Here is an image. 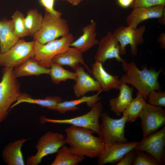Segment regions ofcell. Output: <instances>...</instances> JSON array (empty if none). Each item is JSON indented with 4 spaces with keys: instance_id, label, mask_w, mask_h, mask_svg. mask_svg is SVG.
<instances>
[{
    "instance_id": "38",
    "label": "cell",
    "mask_w": 165,
    "mask_h": 165,
    "mask_svg": "<svg viewBox=\"0 0 165 165\" xmlns=\"http://www.w3.org/2000/svg\"><path fill=\"white\" fill-rule=\"evenodd\" d=\"M159 22L163 25L165 24V12H164L162 16L159 19Z\"/></svg>"
},
{
    "instance_id": "14",
    "label": "cell",
    "mask_w": 165,
    "mask_h": 165,
    "mask_svg": "<svg viewBox=\"0 0 165 165\" xmlns=\"http://www.w3.org/2000/svg\"><path fill=\"white\" fill-rule=\"evenodd\" d=\"M138 143V142L133 141L116 144L105 149L97 157V165L117 164L126 154L134 149Z\"/></svg>"
},
{
    "instance_id": "39",
    "label": "cell",
    "mask_w": 165,
    "mask_h": 165,
    "mask_svg": "<svg viewBox=\"0 0 165 165\" xmlns=\"http://www.w3.org/2000/svg\"><path fill=\"white\" fill-rule=\"evenodd\" d=\"M82 0H66L73 6H77L80 3Z\"/></svg>"
},
{
    "instance_id": "24",
    "label": "cell",
    "mask_w": 165,
    "mask_h": 165,
    "mask_svg": "<svg viewBox=\"0 0 165 165\" xmlns=\"http://www.w3.org/2000/svg\"><path fill=\"white\" fill-rule=\"evenodd\" d=\"M2 29L0 35V53L7 51L16 44L20 38L15 34L11 20L0 21Z\"/></svg>"
},
{
    "instance_id": "40",
    "label": "cell",
    "mask_w": 165,
    "mask_h": 165,
    "mask_svg": "<svg viewBox=\"0 0 165 165\" xmlns=\"http://www.w3.org/2000/svg\"><path fill=\"white\" fill-rule=\"evenodd\" d=\"M1 29H2V24L0 22V35L1 32Z\"/></svg>"
},
{
    "instance_id": "35",
    "label": "cell",
    "mask_w": 165,
    "mask_h": 165,
    "mask_svg": "<svg viewBox=\"0 0 165 165\" xmlns=\"http://www.w3.org/2000/svg\"><path fill=\"white\" fill-rule=\"evenodd\" d=\"M137 154L135 149H133L126 154L116 165H132Z\"/></svg>"
},
{
    "instance_id": "21",
    "label": "cell",
    "mask_w": 165,
    "mask_h": 165,
    "mask_svg": "<svg viewBox=\"0 0 165 165\" xmlns=\"http://www.w3.org/2000/svg\"><path fill=\"white\" fill-rule=\"evenodd\" d=\"M82 53L77 49L70 47L64 52L54 56L52 62L61 66H69L74 70L80 64H83L91 73V70L85 63Z\"/></svg>"
},
{
    "instance_id": "4",
    "label": "cell",
    "mask_w": 165,
    "mask_h": 165,
    "mask_svg": "<svg viewBox=\"0 0 165 165\" xmlns=\"http://www.w3.org/2000/svg\"><path fill=\"white\" fill-rule=\"evenodd\" d=\"M0 82V123L8 115L10 107L22 94L21 85L15 77L13 68L3 67Z\"/></svg>"
},
{
    "instance_id": "1",
    "label": "cell",
    "mask_w": 165,
    "mask_h": 165,
    "mask_svg": "<svg viewBox=\"0 0 165 165\" xmlns=\"http://www.w3.org/2000/svg\"><path fill=\"white\" fill-rule=\"evenodd\" d=\"M64 131L65 144L68 145L72 154L93 159L98 157L105 149L103 141L94 136L91 130L71 125Z\"/></svg>"
},
{
    "instance_id": "33",
    "label": "cell",
    "mask_w": 165,
    "mask_h": 165,
    "mask_svg": "<svg viewBox=\"0 0 165 165\" xmlns=\"http://www.w3.org/2000/svg\"><path fill=\"white\" fill-rule=\"evenodd\" d=\"M162 5L165 6V0H134L131 6L132 8L138 7H148Z\"/></svg>"
},
{
    "instance_id": "7",
    "label": "cell",
    "mask_w": 165,
    "mask_h": 165,
    "mask_svg": "<svg viewBox=\"0 0 165 165\" xmlns=\"http://www.w3.org/2000/svg\"><path fill=\"white\" fill-rule=\"evenodd\" d=\"M91 108L90 111L84 115L69 119H52L42 116L40 118V122L41 124L46 123L70 124L91 130L98 134L100 127L99 119L103 111L102 102H97Z\"/></svg>"
},
{
    "instance_id": "28",
    "label": "cell",
    "mask_w": 165,
    "mask_h": 165,
    "mask_svg": "<svg viewBox=\"0 0 165 165\" xmlns=\"http://www.w3.org/2000/svg\"><path fill=\"white\" fill-rule=\"evenodd\" d=\"M50 75L52 82L58 84L61 82L70 79L75 81L77 75L73 72L64 68L61 66L52 63L50 67Z\"/></svg>"
},
{
    "instance_id": "5",
    "label": "cell",
    "mask_w": 165,
    "mask_h": 165,
    "mask_svg": "<svg viewBox=\"0 0 165 165\" xmlns=\"http://www.w3.org/2000/svg\"><path fill=\"white\" fill-rule=\"evenodd\" d=\"M74 41V36L70 33L44 44L34 41V57L41 66L49 68L53 57L66 50Z\"/></svg>"
},
{
    "instance_id": "25",
    "label": "cell",
    "mask_w": 165,
    "mask_h": 165,
    "mask_svg": "<svg viewBox=\"0 0 165 165\" xmlns=\"http://www.w3.org/2000/svg\"><path fill=\"white\" fill-rule=\"evenodd\" d=\"M61 98L59 96H52L46 97L44 99H34L29 95L25 93H22L18 98L16 101L10 107V110L16 105L22 103H27L37 105L42 107L49 109L62 102Z\"/></svg>"
},
{
    "instance_id": "20",
    "label": "cell",
    "mask_w": 165,
    "mask_h": 165,
    "mask_svg": "<svg viewBox=\"0 0 165 165\" xmlns=\"http://www.w3.org/2000/svg\"><path fill=\"white\" fill-rule=\"evenodd\" d=\"M118 90H119L118 96L111 98L109 104L110 110L117 116H120L129 107L133 99L134 88L122 82Z\"/></svg>"
},
{
    "instance_id": "8",
    "label": "cell",
    "mask_w": 165,
    "mask_h": 165,
    "mask_svg": "<svg viewBox=\"0 0 165 165\" xmlns=\"http://www.w3.org/2000/svg\"><path fill=\"white\" fill-rule=\"evenodd\" d=\"M65 144V137L63 134L57 132H47L38 139L35 146L37 152L27 158L26 164H39L44 157L57 153Z\"/></svg>"
},
{
    "instance_id": "36",
    "label": "cell",
    "mask_w": 165,
    "mask_h": 165,
    "mask_svg": "<svg viewBox=\"0 0 165 165\" xmlns=\"http://www.w3.org/2000/svg\"><path fill=\"white\" fill-rule=\"evenodd\" d=\"M134 0H117L119 5L123 8H127L131 6Z\"/></svg>"
},
{
    "instance_id": "9",
    "label": "cell",
    "mask_w": 165,
    "mask_h": 165,
    "mask_svg": "<svg viewBox=\"0 0 165 165\" xmlns=\"http://www.w3.org/2000/svg\"><path fill=\"white\" fill-rule=\"evenodd\" d=\"M35 41L20 39L6 52L0 53V66L14 68L29 58L34 57Z\"/></svg>"
},
{
    "instance_id": "19",
    "label": "cell",
    "mask_w": 165,
    "mask_h": 165,
    "mask_svg": "<svg viewBox=\"0 0 165 165\" xmlns=\"http://www.w3.org/2000/svg\"><path fill=\"white\" fill-rule=\"evenodd\" d=\"M96 22L91 20L89 24L82 28V34L78 39L74 41L71 44L70 46L77 49L83 53L98 44L99 41L96 37Z\"/></svg>"
},
{
    "instance_id": "16",
    "label": "cell",
    "mask_w": 165,
    "mask_h": 165,
    "mask_svg": "<svg viewBox=\"0 0 165 165\" xmlns=\"http://www.w3.org/2000/svg\"><path fill=\"white\" fill-rule=\"evenodd\" d=\"M74 70L77 79L73 89L76 97H80L89 92L103 90L98 82L85 72L82 66L79 65Z\"/></svg>"
},
{
    "instance_id": "23",
    "label": "cell",
    "mask_w": 165,
    "mask_h": 165,
    "mask_svg": "<svg viewBox=\"0 0 165 165\" xmlns=\"http://www.w3.org/2000/svg\"><path fill=\"white\" fill-rule=\"evenodd\" d=\"M13 73L17 78L29 76L49 75L50 68H44L38 63L34 57L29 58L21 64L13 68Z\"/></svg>"
},
{
    "instance_id": "6",
    "label": "cell",
    "mask_w": 165,
    "mask_h": 165,
    "mask_svg": "<svg viewBox=\"0 0 165 165\" xmlns=\"http://www.w3.org/2000/svg\"><path fill=\"white\" fill-rule=\"evenodd\" d=\"M69 33L66 19L45 12L41 28L33 37V40L44 44Z\"/></svg>"
},
{
    "instance_id": "37",
    "label": "cell",
    "mask_w": 165,
    "mask_h": 165,
    "mask_svg": "<svg viewBox=\"0 0 165 165\" xmlns=\"http://www.w3.org/2000/svg\"><path fill=\"white\" fill-rule=\"evenodd\" d=\"M157 41L160 43L161 49L165 48V33L163 32L161 33L159 36Z\"/></svg>"
},
{
    "instance_id": "27",
    "label": "cell",
    "mask_w": 165,
    "mask_h": 165,
    "mask_svg": "<svg viewBox=\"0 0 165 165\" xmlns=\"http://www.w3.org/2000/svg\"><path fill=\"white\" fill-rule=\"evenodd\" d=\"M43 16L35 9H31L24 18L25 26L29 35L33 36L40 29Z\"/></svg>"
},
{
    "instance_id": "30",
    "label": "cell",
    "mask_w": 165,
    "mask_h": 165,
    "mask_svg": "<svg viewBox=\"0 0 165 165\" xmlns=\"http://www.w3.org/2000/svg\"><path fill=\"white\" fill-rule=\"evenodd\" d=\"M11 17L16 35L20 38L28 36L25 26L24 15L20 11L16 10Z\"/></svg>"
},
{
    "instance_id": "34",
    "label": "cell",
    "mask_w": 165,
    "mask_h": 165,
    "mask_svg": "<svg viewBox=\"0 0 165 165\" xmlns=\"http://www.w3.org/2000/svg\"><path fill=\"white\" fill-rule=\"evenodd\" d=\"M55 0H39L40 4L44 8L45 12L55 16H61V12L55 9L54 8Z\"/></svg>"
},
{
    "instance_id": "18",
    "label": "cell",
    "mask_w": 165,
    "mask_h": 165,
    "mask_svg": "<svg viewBox=\"0 0 165 165\" xmlns=\"http://www.w3.org/2000/svg\"><path fill=\"white\" fill-rule=\"evenodd\" d=\"M29 139L22 138L6 145L2 155L4 162L7 165H24L25 163L21 148Z\"/></svg>"
},
{
    "instance_id": "15",
    "label": "cell",
    "mask_w": 165,
    "mask_h": 165,
    "mask_svg": "<svg viewBox=\"0 0 165 165\" xmlns=\"http://www.w3.org/2000/svg\"><path fill=\"white\" fill-rule=\"evenodd\" d=\"M133 9L126 20L127 26L134 28H137L141 23L145 20L159 19L165 12V6L162 5Z\"/></svg>"
},
{
    "instance_id": "26",
    "label": "cell",
    "mask_w": 165,
    "mask_h": 165,
    "mask_svg": "<svg viewBox=\"0 0 165 165\" xmlns=\"http://www.w3.org/2000/svg\"><path fill=\"white\" fill-rule=\"evenodd\" d=\"M57 153L51 165H76L85 158L84 156L72 154L70 152L68 147L65 145L60 148Z\"/></svg>"
},
{
    "instance_id": "22",
    "label": "cell",
    "mask_w": 165,
    "mask_h": 165,
    "mask_svg": "<svg viewBox=\"0 0 165 165\" xmlns=\"http://www.w3.org/2000/svg\"><path fill=\"white\" fill-rule=\"evenodd\" d=\"M103 91H98L92 96H86L84 95L77 99L63 101L49 109L56 111L60 114L64 115L68 112L78 110L79 107L78 105L84 103H86L87 106L91 108L94 104L100 101L101 98L99 95Z\"/></svg>"
},
{
    "instance_id": "13",
    "label": "cell",
    "mask_w": 165,
    "mask_h": 165,
    "mask_svg": "<svg viewBox=\"0 0 165 165\" xmlns=\"http://www.w3.org/2000/svg\"><path fill=\"white\" fill-rule=\"evenodd\" d=\"M98 44L95 56V61H100L103 64L108 59L112 58L118 62L122 61L123 59L120 56L119 45L113 33L108 32L99 41Z\"/></svg>"
},
{
    "instance_id": "12",
    "label": "cell",
    "mask_w": 165,
    "mask_h": 165,
    "mask_svg": "<svg viewBox=\"0 0 165 165\" xmlns=\"http://www.w3.org/2000/svg\"><path fill=\"white\" fill-rule=\"evenodd\" d=\"M165 127L143 138L135 148L136 151L146 152L152 156L159 165L163 163L165 157Z\"/></svg>"
},
{
    "instance_id": "2",
    "label": "cell",
    "mask_w": 165,
    "mask_h": 165,
    "mask_svg": "<svg viewBox=\"0 0 165 165\" xmlns=\"http://www.w3.org/2000/svg\"><path fill=\"white\" fill-rule=\"evenodd\" d=\"M125 73L120 79L123 83L131 85L147 100L148 96L152 90L159 91L160 86L158 79L162 70L156 71L144 67L140 70L134 62H127L123 59L121 62Z\"/></svg>"
},
{
    "instance_id": "41",
    "label": "cell",
    "mask_w": 165,
    "mask_h": 165,
    "mask_svg": "<svg viewBox=\"0 0 165 165\" xmlns=\"http://www.w3.org/2000/svg\"></svg>"
},
{
    "instance_id": "11",
    "label": "cell",
    "mask_w": 165,
    "mask_h": 165,
    "mask_svg": "<svg viewBox=\"0 0 165 165\" xmlns=\"http://www.w3.org/2000/svg\"><path fill=\"white\" fill-rule=\"evenodd\" d=\"M139 118L143 138L156 132L165 123V110L146 103Z\"/></svg>"
},
{
    "instance_id": "10",
    "label": "cell",
    "mask_w": 165,
    "mask_h": 165,
    "mask_svg": "<svg viewBox=\"0 0 165 165\" xmlns=\"http://www.w3.org/2000/svg\"><path fill=\"white\" fill-rule=\"evenodd\" d=\"M145 30V25L136 28L128 26L117 28L113 34L119 44L120 55H124L126 53V47L129 45L131 54L134 56H136L138 53V46L144 42L143 35Z\"/></svg>"
},
{
    "instance_id": "17",
    "label": "cell",
    "mask_w": 165,
    "mask_h": 165,
    "mask_svg": "<svg viewBox=\"0 0 165 165\" xmlns=\"http://www.w3.org/2000/svg\"><path fill=\"white\" fill-rule=\"evenodd\" d=\"M91 72L102 89L106 92L112 89L118 90L122 83L118 75H113L108 73L100 61H95L92 64Z\"/></svg>"
},
{
    "instance_id": "31",
    "label": "cell",
    "mask_w": 165,
    "mask_h": 165,
    "mask_svg": "<svg viewBox=\"0 0 165 165\" xmlns=\"http://www.w3.org/2000/svg\"><path fill=\"white\" fill-rule=\"evenodd\" d=\"M136 151V156L132 165H159L151 155L143 151Z\"/></svg>"
},
{
    "instance_id": "3",
    "label": "cell",
    "mask_w": 165,
    "mask_h": 165,
    "mask_svg": "<svg viewBox=\"0 0 165 165\" xmlns=\"http://www.w3.org/2000/svg\"><path fill=\"white\" fill-rule=\"evenodd\" d=\"M101 123L100 124L99 137L103 141L105 149L119 143L128 142L125 134V128L128 119L126 109L123 113L122 117L115 119L106 112L101 114Z\"/></svg>"
},
{
    "instance_id": "32",
    "label": "cell",
    "mask_w": 165,
    "mask_h": 165,
    "mask_svg": "<svg viewBox=\"0 0 165 165\" xmlns=\"http://www.w3.org/2000/svg\"><path fill=\"white\" fill-rule=\"evenodd\" d=\"M147 98L148 104L157 107H165L164 91L152 90L148 94Z\"/></svg>"
},
{
    "instance_id": "29",
    "label": "cell",
    "mask_w": 165,
    "mask_h": 165,
    "mask_svg": "<svg viewBox=\"0 0 165 165\" xmlns=\"http://www.w3.org/2000/svg\"><path fill=\"white\" fill-rule=\"evenodd\" d=\"M143 96L138 92L127 109L128 111L127 123L135 122L139 116L146 104Z\"/></svg>"
}]
</instances>
